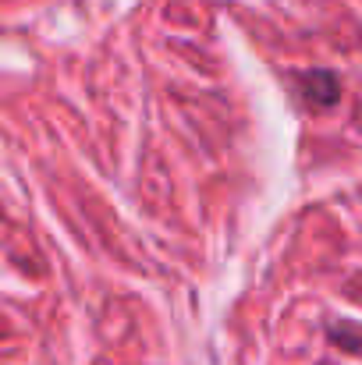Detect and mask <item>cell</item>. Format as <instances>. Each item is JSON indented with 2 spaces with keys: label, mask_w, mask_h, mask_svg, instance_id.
I'll list each match as a JSON object with an SVG mask.
<instances>
[{
  "label": "cell",
  "mask_w": 362,
  "mask_h": 365,
  "mask_svg": "<svg viewBox=\"0 0 362 365\" xmlns=\"http://www.w3.org/2000/svg\"><path fill=\"white\" fill-rule=\"evenodd\" d=\"M302 93H306V100L316 103V107H334V103L341 100V82H338L334 71H309V75L302 78Z\"/></svg>",
  "instance_id": "obj_1"
}]
</instances>
